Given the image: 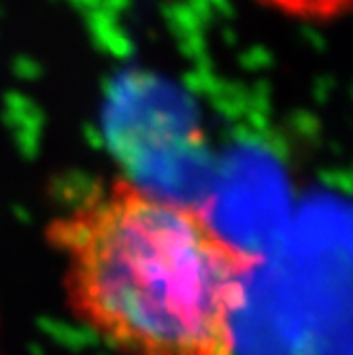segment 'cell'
<instances>
[{
  "label": "cell",
  "instance_id": "2",
  "mask_svg": "<svg viewBox=\"0 0 353 355\" xmlns=\"http://www.w3.org/2000/svg\"><path fill=\"white\" fill-rule=\"evenodd\" d=\"M255 3L307 21L338 19L351 7V0H255Z\"/></svg>",
  "mask_w": 353,
  "mask_h": 355
},
{
  "label": "cell",
  "instance_id": "1",
  "mask_svg": "<svg viewBox=\"0 0 353 355\" xmlns=\"http://www.w3.org/2000/svg\"><path fill=\"white\" fill-rule=\"evenodd\" d=\"M71 313L117 355H234L260 264L200 207L113 179L47 225Z\"/></svg>",
  "mask_w": 353,
  "mask_h": 355
}]
</instances>
